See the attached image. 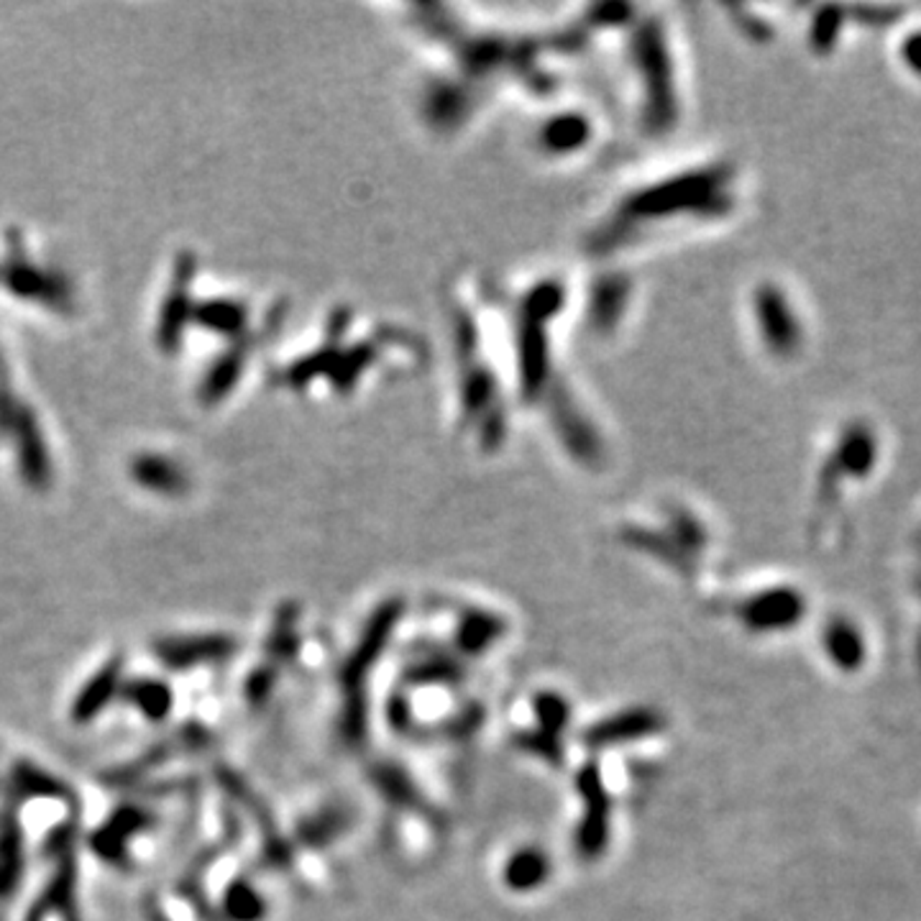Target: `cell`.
<instances>
[{"label": "cell", "mask_w": 921, "mask_h": 921, "mask_svg": "<svg viewBox=\"0 0 921 921\" xmlns=\"http://www.w3.org/2000/svg\"><path fill=\"white\" fill-rule=\"evenodd\" d=\"M111 689H113V674H98L92 678L88 689L85 693H80V699H77V707H75V720H92V714L98 712L100 707L108 704V699H111Z\"/></svg>", "instance_id": "6da1fadb"}, {"label": "cell", "mask_w": 921, "mask_h": 921, "mask_svg": "<svg viewBox=\"0 0 921 921\" xmlns=\"http://www.w3.org/2000/svg\"><path fill=\"white\" fill-rule=\"evenodd\" d=\"M830 645H832L834 658H837L840 663H847V666L850 663H855L857 653H861L855 632H850V630H834L830 635Z\"/></svg>", "instance_id": "3957f363"}, {"label": "cell", "mask_w": 921, "mask_h": 921, "mask_svg": "<svg viewBox=\"0 0 921 921\" xmlns=\"http://www.w3.org/2000/svg\"><path fill=\"white\" fill-rule=\"evenodd\" d=\"M131 699L136 701L138 709H142L149 720H162V714H167L169 691L164 689L162 684H138Z\"/></svg>", "instance_id": "7a4b0ae2"}]
</instances>
